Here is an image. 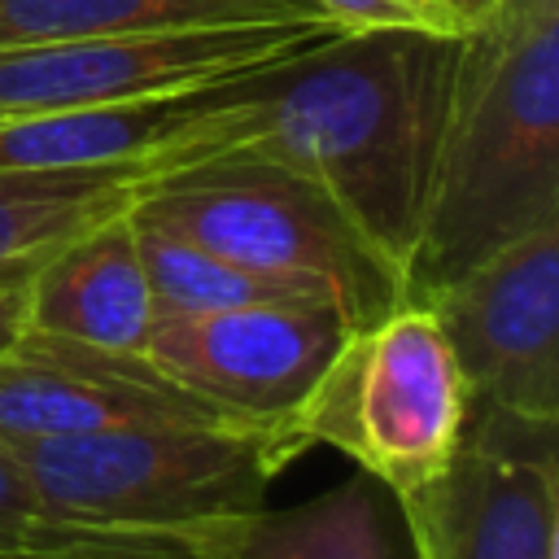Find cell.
<instances>
[{"label": "cell", "mask_w": 559, "mask_h": 559, "mask_svg": "<svg viewBox=\"0 0 559 559\" xmlns=\"http://www.w3.org/2000/svg\"><path fill=\"white\" fill-rule=\"evenodd\" d=\"M459 35L341 31L231 83L227 109L192 140L197 162L253 153L314 179L397 266L419 236Z\"/></svg>", "instance_id": "1"}, {"label": "cell", "mask_w": 559, "mask_h": 559, "mask_svg": "<svg viewBox=\"0 0 559 559\" xmlns=\"http://www.w3.org/2000/svg\"><path fill=\"white\" fill-rule=\"evenodd\" d=\"M559 223V0H493L459 35L428 201L402 271L428 301L498 249Z\"/></svg>", "instance_id": "2"}, {"label": "cell", "mask_w": 559, "mask_h": 559, "mask_svg": "<svg viewBox=\"0 0 559 559\" xmlns=\"http://www.w3.org/2000/svg\"><path fill=\"white\" fill-rule=\"evenodd\" d=\"M39 502L70 524L162 537L188 559L227 520L266 507L271 480L306 454L288 424H122L4 445Z\"/></svg>", "instance_id": "3"}, {"label": "cell", "mask_w": 559, "mask_h": 559, "mask_svg": "<svg viewBox=\"0 0 559 559\" xmlns=\"http://www.w3.org/2000/svg\"><path fill=\"white\" fill-rule=\"evenodd\" d=\"M140 214L170 223L218 258L332 301L367 328L406 301L397 266L306 175L253 153H214L140 183Z\"/></svg>", "instance_id": "4"}, {"label": "cell", "mask_w": 559, "mask_h": 559, "mask_svg": "<svg viewBox=\"0 0 559 559\" xmlns=\"http://www.w3.org/2000/svg\"><path fill=\"white\" fill-rule=\"evenodd\" d=\"M472 393L463 367L424 301H397L367 328H349L288 428L301 445L341 450L393 498L432 485L463 445Z\"/></svg>", "instance_id": "5"}, {"label": "cell", "mask_w": 559, "mask_h": 559, "mask_svg": "<svg viewBox=\"0 0 559 559\" xmlns=\"http://www.w3.org/2000/svg\"><path fill=\"white\" fill-rule=\"evenodd\" d=\"M332 35H341L336 22L306 17L0 48V122L227 83L288 61Z\"/></svg>", "instance_id": "6"}, {"label": "cell", "mask_w": 559, "mask_h": 559, "mask_svg": "<svg viewBox=\"0 0 559 559\" xmlns=\"http://www.w3.org/2000/svg\"><path fill=\"white\" fill-rule=\"evenodd\" d=\"M555 428L472 406L450 467L419 493L397 498L415 550L432 559H555Z\"/></svg>", "instance_id": "7"}, {"label": "cell", "mask_w": 559, "mask_h": 559, "mask_svg": "<svg viewBox=\"0 0 559 559\" xmlns=\"http://www.w3.org/2000/svg\"><path fill=\"white\" fill-rule=\"evenodd\" d=\"M472 406L559 424V223L520 236L424 301Z\"/></svg>", "instance_id": "8"}, {"label": "cell", "mask_w": 559, "mask_h": 559, "mask_svg": "<svg viewBox=\"0 0 559 559\" xmlns=\"http://www.w3.org/2000/svg\"><path fill=\"white\" fill-rule=\"evenodd\" d=\"M349 323L332 301H253L157 314L144 358L183 393L240 424H288Z\"/></svg>", "instance_id": "9"}, {"label": "cell", "mask_w": 559, "mask_h": 559, "mask_svg": "<svg viewBox=\"0 0 559 559\" xmlns=\"http://www.w3.org/2000/svg\"><path fill=\"white\" fill-rule=\"evenodd\" d=\"M214 419L227 415L170 384L144 354H109L48 332H22L0 354V450L122 424Z\"/></svg>", "instance_id": "10"}, {"label": "cell", "mask_w": 559, "mask_h": 559, "mask_svg": "<svg viewBox=\"0 0 559 559\" xmlns=\"http://www.w3.org/2000/svg\"><path fill=\"white\" fill-rule=\"evenodd\" d=\"M231 83L170 96L9 118L0 122V170H96L153 166L157 175L192 166V140L227 109Z\"/></svg>", "instance_id": "11"}, {"label": "cell", "mask_w": 559, "mask_h": 559, "mask_svg": "<svg viewBox=\"0 0 559 559\" xmlns=\"http://www.w3.org/2000/svg\"><path fill=\"white\" fill-rule=\"evenodd\" d=\"M157 306L140 262L131 205L39 258L26 284V332L109 354H144Z\"/></svg>", "instance_id": "12"}, {"label": "cell", "mask_w": 559, "mask_h": 559, "mask_svg": "<svg viewBox=\"0 0 559 559\" xmlns=\"http://www.w3.org/2000/svg\"><path fill=\"white\" fill-rule=\"evenodd\" d=\"M192 559H397L371 476H349L284 511H249L192 546Z\"/></svg>", "instance_id": "13"}, {"label": "cell", "mask_w": 559, "mask_h": 559, "mask_svg": "<svg viewBox=\"0 0 559 559\" xmlns=\"http://www.w3.org/2000/svg\"><path fill=\"white\" fill-rule=\"evenodd\" d=\"M323 17L310 0H0V48Z\"/></svg>", "instance_id": "14"}, {"label": "cell", "mask_w": 559, "mask_h": 559, "mask_svg": "<svg viewBox=\"0 0 559 559\" xmlns=\"http://www.w3.org/2000/svg\"><path fill=\"white\" fill-rule=\"evenodd\" d=\"M148 179L153 166L0 170V271H35L61 240L127 210Z\"/></svg>", "instance_id": "15"}, {"label": "cell", "mask_w": 559, "mask_h": 559, "mask_svg": "<svg viewBox=\"0 0 559 559\" xmlns=\"http://www.w3.org/2000/svg\"><path fill=\"white\" fill-rule=\"evenodd\" d=\"M131 227H135V245H140V262H144L157 314H205V310H231L253 301H319L218 258L201 240L140 214L135 205H131Z\"/></svg>", "instance_id": "16"}, {"label": "cell", "mask_w": 559, "mask_h": 559, "mask_svg": "<svg viewBox=\"0 0 559 559\" xmlns=\"http://www.w3.org/2000/svg\"><path fill=\"white\" fill-rule=\"evenodd\" d=\"M0 559H188L175 542L57 520L0 450Z\"/></svg>", "instance_id": "17"}, {"label": "cell", "mask_w": 559, "mask_h": 559, "mask_svg": "<svg viewBox=\"0 0 559 559\" xmlns=\"http://www.w3.org/2000/svg\"><path fill=\"white\" fill-rule=\"evenodd\" d=\"M341 31H424L467 35L480 17L463 0H310Z\"/></svg>", "instance_id": "18"}, {"label": "cell", "mask_w": 559, "mask_h": 559, "mask_svg": "<svg viewBox=\"0 0 559 559\" xmlns=\"http://www.w3.org/2000/svg\"><path fill=\"white\" fill-rule=\"evenodd\" d=\"M26 284L31 271H0V354L26 332Z\"/></svg>", "instance_id": "19"}, {"label": "cell", "mask_w": 559, "mask_h": 559, "mask_svg": "<svg viewBox=\"0 0 559 559\" xmlns=\"http://www.w3.org/2000/svg\"><path fill=\"white\" fill-rule=\"evenodd\" d=\"M463 4H467V9H472V13H476V17H485V13H489V9H493V0H463Z\"/></svg>", "instance_id": "20"}, {"label": "cell", "mask_w": 559, "mask_h": 559, "mask_svg": "<svg viewBox=\"0 0 559 559\" xmlns=\"http://www.w3.org/2000/svg\"><path fill=\"white\" fill-rule=\"evenodd\" d=\"M415 559H432V555H424V550H415Z\"/></svg>", "instance_id": "21"}]
</instances>
